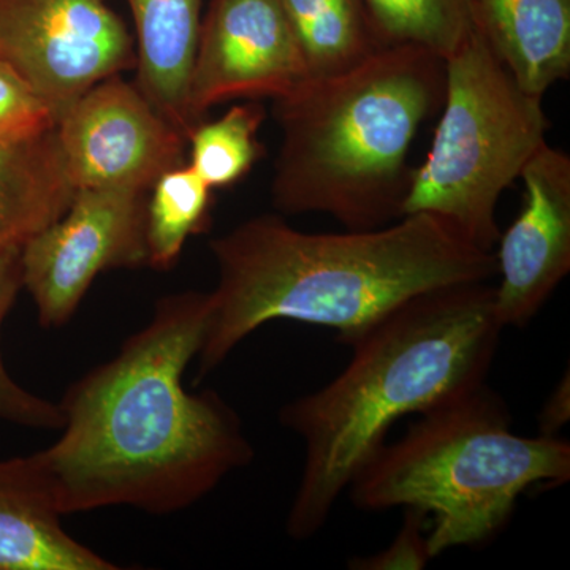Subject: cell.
<instances>
[{
  "mask_svg": "<svg viewBox=\"0 0 570 570\" xmlns=\"http://www.w3.org/2000/svg\"><path fill=\"white\" fill-rule=\"evenodd\" d=\"M21 247L0 249V333L3 321L22 288ZM0 420L33 430H61L63 417L58 403L36 395L18 384L3 362L0 348Z\"/></svg>",
  "mask_w": 570,
  "mask_h": 570,
  "instance_id": "20",
  "label": "cell"
},
{
  "mask_svg": "<svg viewBox=\"0 0 570 570\" xmlns=\"http://www.w3.org/2000/svg\"><path fill=\"white\" fill-rule=\"evenodd\" d=\"M265 119L261 105H236L217 121L190 132V167L212 189L238 183L262 156L257 134Z\"/></svg>",
  "mask_w": 570,
  "mask_h": 570,
  "instance_id": "19",
  "label": "cell"
},
{
  "mask_svg": "<svg viewBox=\"0 0 570 570\" xmlns=\"http://www.w3.org/2000/svg\"><path fill=\"white\" fill-rule=\"evenodd\" d=\"M0 62L59 121L94 85L137 67V48L104 0H0Z\"/></svg>",
  "mask_w": 570,
  "mask_h": 570,
  "instance_id": "7",
  "label": "cell"
},
{
  "mask_svg": "<svg viewBox=\"0 0 570 570\" xmlns=\"http://www.w3.org/2000/svg\"><path fill=\"white\" fill-rule=\"evenodd\" d=\"M148 194L77 189L67 212L22 245V288L43 328L69 324L100 273L148 265Z\"/></svg>",
  "mask_w": 570,
  "mask_h": 570,
  "instance_id": "8",
  "label": "cell"
},
{
  "mask_svg": "<svg viewBox=\"0 0 570 570\" xmlns=\"http://www.w3.org/2000/svg\"><path fill=\"white\" fill-rule=\"evenodd\" d=\"M306 80L302 48L277 0H209L190 71L194 129L214 105L281 99Z\"/></svg>",
  "mask_w": 570,
  "mask_h": 570,
  "instance_id": "10",
  "label": "cell"
},
{
  "mask_svg": "<svg viewBox=\"0 0 570 570\" xmlns=\"http://www.w3.org/2000/svg\"><path fill=\"white\" fill-rule=\"evenodd\" d=\"M137 32L138 89L189 138L187 99L204 0H126Z\"/></svg>",
  "mask_w": 570,
  "mask_h": 570,
  "instance_id": "14",
  "label": "cell"
},
{
  "mask_svg": "<svg viewBox=\"0 0 570 570\" xmlns=\"http://www.w3.org/2000/svg\"><path fill=\"white\" fill-rule=\"evenodd\" d=\"M291 22L307 78L336 77L382 50L365 0H277Z\"/></svg>",
  "mask_w": 570,
  "mask_h": 570,
  "instance_id": "16",
  "label": "cell"
},
{
  "mask_svg": "<svg viewBox=\"0 0 570 570\" xmlns=\"http://www.w3.org/2000/svg\"><path fill=\"white\" fill-rule=\"evenodd\" d=\"M494 288L466 283L407 299L347 344L348 365L325 387L296 397L281 425L305 444L285 531L314 538L396 420L452 403L485 384L502 326Z\"/></svg>",
  "mask_w": 570,
  "mask_h": 570,
  "instance_id": "3",
  "label": "cell"
},
{
  "mask_svg": "<svg viewBox=\"0 0 570 570\" xmlns=\"http://www.w3.org/2000/svg\"><path fill=\"white\" fill-rule=\"evenodd\" d=\"M58 126L50 105L17 71L0 62V142L31 140Z\"/></svg>",
  "mask_w": 570,
  "mask_h": 570,
  "instance_id": "21",
  "label": "cell"
},
{
  "mask_svg": "<svg viewBox=\"0 0 570 570\" xmlns=\"http://www.w3.org/2000/svg\"><path fill=\"white\" fill-rule=\"evenodd\" d=\"M32 455L0 459V570H116L63 530Z\"/></svg>",
  "mask_w": 570,
  "mask_h": 570,
  "instance_id": "12",
  "label": "cell"
},
{
  "mask_svg": "<svg viewBox=\"0 0 570 570\" xmlns=\"http://www.w3.org/2000/svg\"><path fill=\"white\" fill-rule=\"evenodd\" d=\"M56 130L77 189L151 193L160 176L186 165V135L121 75L82 94Z\"/></svg>",
  "mask_w": 570,
  "mask_h": 570,
  "instance_id": "9",
  "label": "cell"
},
{
  "mask_svg": "<svg viewBox=\"0 0 570 570\" xmlns=\"http://www.w3.org/2000/svg\"><path fill=\"white\" fill-rule=\"evenodd\" d=\"M472 28L521 88L543 97L570 73V0H471Z\"/></svg>",
  "mask_w": 570,
  "mask_h": 570,
  "instance_id": "13",
  "label": "cell"
},
{
  "mask_svg": "<svg viewBox=\"0 0 570 570\" xmlns=\"http://www.w3.org/2000/svg\"><path fill=\"white\" fill-rule=\"evenodd\" d=\"M209 249L217 285L197 356L200 377L277 318L335 330L347 346L414 296L497 276L494 253L426 213L344 234H307L264 214L214 238Z\"/></svg>",
  "mask_w": 570,
  "mask_h": 570,
  "instance_id": "2",
  "label": "cell"
},
{
  "mask_svg": "<svg viewBox=\"0 0 570 570\" xmlns=\"http://www.w3.org/2000/svg\"><path fill=\"white\" fill-rule=\"evenodd\" d=\"M569 478V442L513 433L508 407L483 384L420 415L348 489L358 509H417L431 517L428 550L436 558L493 538L524 491Z\"/></svg>",
  "mask_w": 570,
  "mask_h": 570,
  "instance_id": "5",
  "label": "cell"
},
{
  "mask_svg": "<svg viewBox=\"0 0 570 570\" xmlns=\"http://www.w3.org/2000/svg\"><path fill=\"white\" fill-rule=\"evenodd\" d=\"M439 111L430 151L412 168L403 216L433 214L493 253L499 198L547 142L542 97L521 88L472 28L445 58Z\"/></svg>",
  "mask_w": 570,
  "mask_h": 570,
  "instance_id": "6",
  "label": "cell"
},
{
  "mask_svg": "<svg viewBox=\"0 0 570 570\" xmlns=\"http://www.w3.org/2000/svg\"><path fill=\"white\" fill-rule=\"evenodd\" d=\"M77 193L58 130L0 142V249L22 246L56 223Z\"/></svg>",
  "mask_w": 570,
  "mask_h": 570,
  "instance_id": "15",
  "label": "cell"
},
{
  "mask_svg": "<svg viewBox=\"0 0 570 570\" xmlns=\"http://www.w3.org/2000/svg\"><path fill=\"white\" fill-rule=\"evenodd\" d=\"M382 47L423 48L448 58L472 31L471 0H365Z\"/></svg>",
  "mask_w": 570,
  "mask_h": 570,
  "instance_id": "18",
  "label": "cell"
},
{
  "mask_svg": "<svg viewBox=\"0 0 570 570\" xmlns=\"http://www.w3.org/2000/svg\"><path fill=\"white\" fill-rule=\"evenodd\" d=\"M523 206L499 235L494 314L502 328L530 322L570 269V157L549 142L520 175Z\"/></svg>",
  "mask_w": 570,
  "mask_h": 570,
  "instance_id": "11",
  "label": "cell"
},
{
  "mask_svg": "<svg viewBox=\"0 0 570 570\" xmlns=\"http://www.w3.org/2000/svg\"><path fill=\"white\" fill-rule=\"evenodd\" d=\"M426 513L417 509H407L403 528L397 532L392 546L373 557L356 558L351 561V569L358 570H404L423 569L428 561L433 560L428 550L425 535Z\"/></svg>",
  "mask_w": 570,
  "mask_h": 570,
  "instance_id": "22",
  "label": "cell"
},
{
  "mask_svg": "<svg viewBox=\"0 0 570 570\" xmlns=\"http://www.w3.org/2000/svg\"><path fill=\"white\" fill-rule=\"evenodd\" d=\"M212 296L157 299L151 321L59 401L62 436L32 453L61 515L127 505L170 515L254 459L234 409L213 390L187 392Z\"/></svg>",
  "mask_w": 570,
  "mask_h": 570,
  "instance_id": "1",
  "label": "cell"
},
{
  "mask_svg": "<svg viewBox=\"0 0 570 570\" xmlns=\"http://www.w3.org/2000/svg\"><path fill=\"white\" fill-rule=\"evenodd\" d=\"M445 59L400 45L275 100L281 148L272 198L283 214L322 213L347 230L403 217L420 126L442 107Z\"/></svg>",
  "mask_w": 570,
  "mask_h": 570,
  "instance_id": "4",
  "label": "cell"
},
{
  "mask_svg": "<svg viewBox=\"0 0 570 570\" xmlns=\"http://www.w3.org/2000/svg\"><path fill=\"white\" fill-rule=\"evenodd\" d=\"M212 190L187 164L157 179L146 206L148 266L174 268L187 238L208 223Z\"/></svg>",
  "mask_w": 570,
  "mask_h": 570,
  "instance_id": "17",
  "label": "cell"
},
{
  "mask_svg": "<svg viewBox=\"0 0 570 570\" xmlns=\"http://www.w3.org/2000/svg\"><path fill=\"white\" fill-rule=\"evenodd\" d=\"M570 415V384L569 373L561 379L560 384L551 392V396L543 404L540 412V434L557 436L558 431L568 423Z\"/></svg>",
  "mask_w": 570,
  "mask_h": 570,
  "instance_id": "23",
  "label": "cell"
}]
</instances>
